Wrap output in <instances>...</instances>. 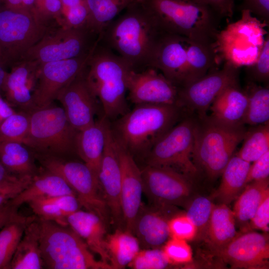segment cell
I'll list each match as a JSON object with an SVG mask.
<instances>
[{
	"label": "cell",
	"mask_w": 269,
	"mask_h": 269,
	"mask_svg": "<svg viewBox=\"0 0 269 269\" xmlns=\"http://www.w3.org/2000/svg\"><path fill=\"white\" fill-rule=\"evenodd\" d=\"M164 32L141 0L109 24L99 35V42L124 59L132 70L139 72L151 68Z\"/></svg>",
	"instance_id": "1"
},
{
	"label": "cell",
	"mask_w": 269,
	"mask_h": 269,
	"mask_svg": "<svg viewBox=\"0 0 269 269\" xmlns=\"http://www.w3.org/2000/svg\"><path fill=\"white\" fill-rule=\"evenodd\" d=\"M184 111L178 105H135L111 127L134 157L145 158L154 143L181 120Z\"/></svg>",
	"instance_id": "2"
},
{
	"label": "cell",
	"mask_w": 269,
	"mask_h": 269,
	"mask_svg": "<svg viewBox=\"0 0 269 269\" xmlns=\"http://www.w3.org/2000/svg\"><path fill=\"white\" fill-rule=\"evenodd\" d=\"M86 79L109 120L127 111V78L132 70L126 61L99 40L88 61Z\"/></svg>",
	"instance_id": "3"
},
{
	"label": "cell",
	"mask_w": 269,
	"mask_h": 269,
	"mask_svg": "<svg viewBox=\"0 0 269 269\" xmlns=\"http://www.w3.org/2000/svg\"><path fill=\"white\" fill-rule=\"evenodd\" d=\"M164 31L214 42L222 18L210 7L186 0H142Z\"/></svg>",
	"instance_id": "4"
},
{
	"label": "cell",
	"mask_w": 269,
	"mask_h": 269,
	"mask_svg": "<svg viewBox=\"0 0 269 269\" xmlns=\"http://www.w3.org/2000/svg\"><path fill=\"white\" fill-rule=\"evenodd\" d=\"M247 132L244 125H229L208 116L197 118L192 160L199 171L211 179L221 175Z\"/></svg>",
	"instance_id": "5"
},
{
	"label": "cell",
	"mask_w": 269,
	"mask_h": 269,
	"mask_svg": "<svg viewBox=\"0 0 269 269\" xmlns=\"http://www.w3.org/2000/svg\"><path fill=\"white\" fill-rule=\"evenodd\" d=\"M44 267L50 269H112L97 260L85 242L68 226L38 220Z\"/></svg>",
	"instance_id": "6"
},
{
	"label": "cell",
	"mask_w": 269,
	"mask_h": 269,
	"mask_svg": "<svg viewBox=\"0 0 269 269\" xmlns=\"http://www.w3.org/2000/svg\"><path fill=\"white\" fill-rule=\"evenodd\" d=\"M241 11V18L219 30L214 42L218 60L238 68L257 60L269 34L267 24L248 10Z\"/></svg>",
	"instance_id": "7"
},
{
	"label": "cell",
	"mask_w": 269,
	"mask_h": 269,
	"mask_svg": "<svg viewBox=\"0 0 269 269\" xmlns=\"http://www.w3.org/2000/svg\"><path fill=\"white\" fill-rule=\"evenodd\" d=\"M29 129L24 144L34 154L65 157L75 152L77 131L62 107L50 105L28 112Z\"/></svg>",
	"instance_id": "8"
},
{
	"label": "cell",
	"mask_w": 269,
	"mask_h": 269,
	"mask_svg": "<svg viewBox=\"0 0 269 269\" xmlns=\"http://www.w3.org/2000/svg\"><path fill=\"white\" fill-rule=\"evenodd\" d=\"M45 33L44 22L33 12L0 6V59L6 67L21 61Z\"/></svg>",
	"instance_id": "9"
},
{
	"label": "cell",
	"mask_w": 269,
	"mask_h": 269,
	"mask_svg": "<svg viewBox=\"0 0 269 269\" xmlns=\"http://www.w3.org/2000/svg\"><path fill=\"white\" fill-rule=\"evenodd\" d=\"M197 119L181 120L153 145L145 157L146 165L172 169L192 180L199 174L192 160Z\"/></svg>",
	"instance_id": "10"
},
{
	"label": "cell",
	"mask_w": 269,
	"mask_h": 269,
	"mask_svg": "<svg viewBox=\"0 0 269 269\" xmlns=\"http://www.w3.org/2000/svg\"><path fill=\"white\" fill-rule=\"evenodd\" d=\"M34 156L44 169L58 175L66 181L82 206L106 221L109 210L98 179L84 162L51 155L34 154Z\"/></svg>",
	"instance_id": "11"
},
{
	"label": "cell",
	"mask_w": 269,
	"mask_h": 269,
	"mask_svg": "<svg viewBox=\"0 0 269 269\" xmlns=\"http://www.w3.org/2000/svg\"><path fill=\"white\" fill-rule=\"evenodd\" d=\"M239 68L224 62L221 69H212L201 78L178 87V105L197 118L207 116L212 103L226 88L239 84Z\"/></svg>",
	"instance_id": "12"
},
{
	"label": "cell",
	"mask_w": 269,
	"mask_h": 269,
	"mask_svg": "<svg viewBox=\"0 0 269 269\" xmlns=\"http://www.w3.org/2000/svg\"><path fill=\"white\" fill-rule=\"evenodd\" d=\"M141 173L143 193L155 207H186L193 197V180L175 170L146 165Z\"/></svg>",
	"instance_id": "13"
},
{
	"label": "cell",
	"mask_w": 269,
	"mask_h": 269,
	"mask_svg": "<svg viewBox=\"0 0 269 269\" xmlns=\"http://www.w3.org/2000/svg\"><path fill=\"white\" fill-rule=\"evenodd\" d=\"M93 34H96L87 27H63L52 34H45L26 51L21 60L35 61L40 64L86 54L92 50L98 40L90 45V37Z\"/></svg>",
	"instance_id": "14"
},
{
	"label": "cell",
	"mask_w": 269,
	"mask_h": 269,
	"mask_svg": "<svg viewBox=\"0 0 269 269\" xmlns=\"http://www.w3.org/2000/svg\"><path fill=\"white\" fill-rule=\"evenodd\" d=\"M94 47L88 53L76 58L39 64L33 92L34 108L53 103L60 91L85 68Z\"/></svg>",
	"instance_id": "15"
},
{
	"label": "cell",
	"mask_w": 269,
	"mask_h": 269,
	"mask_svg": "<svg viewBox=\"0 0 269 269\" xmlns=\"http://www.w3.org/2000/svg\"><path fill=\"white\" fill-rule=\"evenodd\" d=\"M214 254L232 269L269 268V239L267 233L247 231L237 234Z\"/></svg>",
	"instance_id": "16"
},
{
	"label": "cell",
	"mask_w": 269,
	"mask_h": 269,
	"mask_svg": "<svg viewBox=\"0 0 269 269\" xmlns=\"http://www.w3.org/2000/svg\"><path fill=\"white\" fill-rule=\"evenodd\" d=\"M157 70L148 68L139 72H129L127 91L132 103L178 105V87Z\"/></svg>",
	"instance_id": "17"
},
{
	"label": "cell",
	"mask_w": 269,
	"mask_h": 269,
	"mask_svg": "<svg viewBox=\"0 0 269 269\" xmlns=\"http://www.w3.org/2000/svg\"><path fill=\"white\" fill-rule=\"evenodd\" d=\"M100 188L114 222L125 225L121 202V175L110 121L106 125L105 144L98 173Z\"/></svg>",
	"instance_id": "18"
},
{
	"label": "cell",
	"mask_w": 269,
	"mask_h": 269,
	"mask_svg": "<svg viewBox=\"0 0 269 269\" xmlns=\"http://www.w3.org/2000/svg\"><path fill=\"white\" fill-rule=\"evenodd\" d=\"M85 68L60 91L56 98L76 131L93 123L98 111V99L87 82Z\"/></svg>",
	"instance_id": "19"
},
{
	"label": "cell",
	"mask_w": 269,
	"mask_h": 269,
	"mask_svg": "<svg viewBox=\"0 0 269 269\" xmlns=\"http://www.w3.org/2000/svg\"><path fill=\"white\" fill-rule=\"evenodd\" d=\"M114 138L121 169V202L125 230L132 233L142 205L143 186L141 170L131 153L115 136Z\"/></svg>",
	"instance_id": "20"
},
{
	"label": "cell",
	"mask_w": 269,
	"mask_h": 269,
	"mask_svg": "<svg viewBox=\"0 0 269 269\" xmlns=\"http://www.w3.org/2000/svg\"><path fill=\"white\" fill-rule=\"evenodd\" d=\"M189 42L185 37L164 32L154 53L151 68L160 71L177 87L182 82Z\"/></svg>",
	"instance_id": "21"
},
{
	"label": "cell",
	"mask_w": 269,
	"mask_h": 269,
	"mask_svg": "<svg viewBox=\"0 0 269 269\" xmlns=\"http://www.w3.org/2000/svg\"><path fill=\"white\" fill-rule=\"evenodd\" d=\"M39 64L35 61L21 60L7 72L1 90L5 100L13 107L28 111L34 108L33 92Z\"/></svg>",
	"instance_id": "22"
},
{
	"label": "cell",
	"mask_w": 269,
	"mask_h": 269,
	"mask_svg": "<svg viewBox=\"0 0 269 269\" xmlns=\"http://www.w3.org/2000/svg\"><path fill=\"white\" fill-rule=\"evenodd\" d=\"M170 209L144 207L141 205L136 217L132 233L140 246L145 249L159 248L170 238L168 220Z\"/></svg>",
	"instance_id": "23"
},
{
	"label": "cell",
	"mask_w": 269,
	"mask_h": 269,
	"mask_svg": "<svg viewBox=\"0 0 269 269\" xmlns=\"http://www.w3.org/2000/svg\"><path fill=\"white\" fill-rule=\"evenodd\" d=\"M67 222L92 252L97 254L102 261L110 264L104 220L93 212L79 210L67 217Z\"/></svg>",
	"instance_id": "24"
},
{
	"label": "cell",
	"mask_w": 269,
	"mask_h": 269,
	"mask_svg": "<svg viewBox=\"0 0 269 269\" xmlns=\"http://www.w3.org/2000/svg\"><path fill=\"white\" fill-rule=\"evenodd\" d=\"M108 120L103 116L89 126L77 131L75 138V152L97 178L105 147L106 128Z\"/></svg>",
	"instance_id": "25"
},
{
	"label": "cell",
	"mask_w": 269,
	"mask_h": 269,
	"mask_svg": "<svg viewBox=\"0 0 269 269\" xmlns=\"http://www.w3.org/2000/svg\"><path fill=\"white\" fill-rule=\"evenodd\" d=\"M248 105V98L239 84L223 90L210 107L213 119L229 125H242Z\"/></svg>",
	"instance_id": "26"
},
{
	"label": "cell",
	"mask_w": 269,
	"mask_h": 269,
	"mask_svg": "<svg viewBox=\"0 0 269 269\" xmlns=\"http://www.w3.org/2000/svg\"><path fill=\"white\" fill-rule=\"evenodd\" d=\"M67 194L75 195L61 177L44 169L34 175L27 186L8 202L18 208L34 199Z\"/></svg>",
	"instance_id": "27"
},
{
	"label": "cell",
	"mask_w": 269,
	"mask_h": 269,
	"mask_svg": "<svg viewBox=\"0 0 269 269\" xmlns=\"http://www.w3.org/2000/svg\"><path fill=\"white\" fill-rule=\"evenodd\" d=\"M214 42L189 40L185 71L180 87L201 78L216 68L218 60Z\"/></svg>",
	"instance_id": "28"
},
{
	"label": "cell",
	"mask_w": 269,
	"mask_h": 269,
	"mask_svg": "<svg viewBox=\"0 0 269 269\" xmlns=\"http://www.w3.org/2000/svg\"><path fill=\"white\" fill-rule=\"evenodd\" d=\"M237 234L233 211L225 204H214L203 239L213 251L224 247Z\"/></svg>",
	"instance_id": "29"
},
{
	"label": "cell",
	"mask_w": 269,
	"mask_h": 269,
	"mask_svg": "<svg viewBox=\"0 0 269 269\" xmlns=\"http://www.w3.org/2000/svg\"><path fill=\"white\" fill-rule=\"evenodd\" d=\"M250 165L251 163L233 155L221 174L220 185L212 198L227 205L235 200L246 185Z\"/></svg>",
	"instance_id": "30"
},
{
	"label": "cell",
	"mask_w": 269,
	"mask_h": 269,
	"mask_svg": "<svg viewBox=\"0 0 269 269\" xmlns=\"http://www.w3.org/2000/svg\"><path fill=\"white\" fill-rule=\"evenodd\" d=\"M40 219L68 226L67 217L82 206L74 194H67L33 199L27 203Z\"/></svg>",
	"instance_id": "31"
},
{
	"label": "cell",
	"mask_w": 269,
	"mask_h": 269,
	"mask_svg": "<svg viewBox=\"0 0 269 269\" xmlns=\"http://www.w3.org/2000/svg\"><path fill=\"white\" fill-rule=\"evenodd\" d=\"M36 218L26 227L10 263V269H43Z\"/></svg>",
	"instance_id": "32"
},
{
	"label": "cell",
	"mask_w": 269,
	"mask_h": 269,
	"mask_svg": "<svg viewBox=\"0 0 269 269\" xmlns=\"http://www.w3.org/2000/svg\"><path fill=\"white\" fill-rule=\"evenodd\" d=\"M35 156L24 143L0 139V161L11 173L17 176H34L38 172Z\"/></svg>",
	"instance_id": "33"
},
{
	"label": "cell",
	"mask_w": 269,
	"mask_h": 269,
	"mask_svg": "<svg viewBox=\"0 0 269 269\" xmlns=\"http://www.w3.org/2000/svg\"><path fill=\"white\" fill-rule=\"evenodd\" d=\"M269 178L250 182L236 199L233 212L237 221L246 231L260 205L269 194Z\"/></svg>",
	"instance_id": "34"
},
{
	"label": "cell",
	"mask_w": 269,
	"mask_h": 269,
	"mask_svg": "<svg viewBox=\"0 0 269 269\" xmlns=\"http://www.w3.org/2000/svg\"><path fill=\"white\" fill-rule=\"evenodd\" d=\"M106 246L112 269H124L140 250L136 237L131 232L119 228L106 237Z\"/></svg>",
	"instance_id": "35"
},
{
	"label": "cell",
	"mask_w": 269,
	"mask_h": 269,
	"mask_svg": "<svg viewBox=\"0 0 269 269\" xmlns=\"http://www.w3.org/2000/svg\"><path fill=\"white\" fill-rule=\"evenodd\" d=\"M141 0H85L89 11L87 26L99 36L122 11Z\"/></svg>",
	"instance_id": "36"
},
{
	"label": "cell",
	"mask_w": 269,
	"mask_h": 269,
	"mask_svg": "<svg viewBox=\"0 0 269 269\" xmlns=\"http://www.w3.org/2000/svg\"><path fill=\"white\" fill-rule=\"evenodd\" d=\"M244 91L248 98L244 125L257 126L269 123V86H262L256 82L249 81Z\"/></svg>",
	"instance_id": "37"
},
{
	"label": "cell",
	"mask_w": 269,
	"mask_h": 269,
	"mask_svg": "<svg viewBox=\"0 0 269 269\" xmlns=\"http://www.w3.org/2000/svg\"><path fill=\"white\" fill-rule=\"evenodd\" d=\"M35 217L18 215L0 231V269H9L17 246L27 225Z\"/></svg>",
	"instance_id": "38"
},
{
	"label": "cell",
	"mask_w": 269,
	"mask_h": 269,
	"mask_svg": "<svg viewBox=\"0 0 269 269\" xmlns=\"http://www.w3.org/2000/svg\"><path fill=\"white\" fill-rule=\"evenodd\" d=\"M243 141V145L236 155L251 163L269 151V123L247 131Z\"/></svg>",
	"instance_id": "39"
},
{
	"label": "cell",
	"mask_w": 269,
	"mask_h": 269,
	"mask_svg": "<svg viewBox=\"0 0 269 269\" xmlns=\"http://www.w3.org/2000/svg\"><path fill=\"white\" fill-rule=\"evenodd\" d=\"M214 204L205 196H198L191 198L187 205V216L197 229L196 239H203Z\"/></svg>",
	"instance_id": "40"
},
{
	"label": "cell",
	"mask_w": 269,
	"mask_h": 269,
	"mask_svg": "<svg viewBox=\"0 0 269 269\" xmlns=\"http://www.w3.org/2000/svg\"><path fill=\"white\" fill-rule=\"evenodd\" d=\"M29 129L28 112H15L0 124V139L24 144Z\"/></svg>",
	"instance_id": "41"
},
{
	"label": "cell",
	"mask_w": 269,
	"mask_h": 269,
	"mask_svg": "<svg viewBox=\"0 0 269 269\" xmlns=\"http://www.w3.org/2000/svg\"><path fill=\"white\" fill-rule=\"evenodd\" d=\"M171 265L162 249L139 250L128 267L134 269H163Z\"/></svg>",
	"instance_id": "42"
},
{
	"label": "cell",
	"mask_w": 269,
	"mask_h": 269,
	"mask_svg": "<svg viewBox=\"0 0 269 269\" xmlns=\"http://www.w3.org/2000/svg\"><path fill=\"white\" fill-rule=\"evenodd\" d=\"M171 265H187L192 261V251L187 241L170 238L162 249Z\"/></svg>",
	"instance_id": "43"
},
{
	"label": "cell",
	"mask_w": 269,
	"mask_h": 269,
	"mask_svg": "<svg viewBox=\"0 0 269 269\" xmlns=\"http://www.w3.org/2000/svg\"><path fill=\"white\" fill-rule=\"evenodd\" d=\"M249 81L263 83L269 86V35H267L262 50L257 60L246 67Z\"/></svg>",
	"instance_id": "44"
},
{
	"label": "cell",
	"mask_w": 269,
	"mask_h": 269,
	"mask_svg": "<svg viewBox=\"0 0 269 269\" xmlns=\"http://www.w3.org/2000/svg\"><path fill=\"white\" fill-rule=\"evenodd\" d=\"M170 238L190 241L196 239L197 229L185 212L173 215L168 220Z\"/></svg>",
	"instance_id": "45"
},
{
	"label": "cell",
	"mask_w": 269,
	"mask_h": 269,
	"mask_svg": "<svg viewBox=\"0 0 269 269\" xmlns=\"http://www.w3.org/2000/svg\"><path fill=\"white\" fill-rule=\"evenodd\" d=\"M33 176H15L11 179L0 183V207L23 190L29 184Z\"/></svg>",
	"instance_id": "46"
},
{
	"label": "cell",
	"mask_w": 269,
	"mask_h": 269,
	"mask_svg": "<svg viewBox=\"0 0 269 269\" xmlns=\"http://www.w3.org/2000/svg\"><path fill=\"white\" fill-rule=\"evenodd\" d=\"M63 27L78 28L87 27L89 11L85 2L63 11Z\"/></svg>",
	"instance_id": "47"
},
{
	"label": "cell",
	"mask_w": 269,
	"mask_h": 269,
	"mask_svg": "<svg viewBox=\"0 0 269 269\" xmlns=\"http://www.w3.org/2000/svg\"><path fill=\"white\" fill-rule=\"evenodd\" d=\"M62 11L61 0H42L35 2L34 13L43 22L51 18L61 20Z\"/></svg>",
	"instance_id": "48"
},
{
	"label": "cell",
	"mask_w": 269,
	"mask_h": 269,
	"mask_svg": "<svg viewBox=\"0 0 269 269\" xmlns=\"http://www.w3.org/2000/svg\"><path fill=\"white\" fill-rule=\"evenodd\" d=\"M269 151L253 162L248 171L246 185L250 182L269 178Z\"/></svg>",
	"instance_id": "49"
},
{
	"label": "cell",
	"mask_w": 269,
	"mask_h": 269,
	"mask_svg": "<svg viewBox=\"0 0 269 269\" xmlns=\"http://www.w3.org/2000/svg\"><path fill=\"white\" fill-rule=\"evenodd\" d=\"M269 225V194L265 197L249 223V228L268 232Z\"/></svg>",
	"instance_id": "50"
},
{
	"label": "cell",
	"mask_w": 269,
	"mask_h": 269,
	"mask_svg": "<svg viewBox=\"0 0 269 269\" xmlns=\"http://www.w3.org/2000/svg\"><path fill=\"white\" fill-rule=\"evenodd\" d=\"M240 9L248 10L252 14L269 25V0H240Z\"/></svg>",
	"instance_id": "51"
},
{
	"label": "cell",
	"mask_w": 269,
	"mask_h": 269,
	"mask_svg": "<svg viewBox=\"0 0 269 269\" xmlns=\"http://www.w3.org/2000/svg\"><path fill=\"white\" fill-rule=\"evenodd\" d=\"M208 6L222 18L231 17L234 14L236 0H186Z\"/></svg>",
	"instance_id": "52"
},
{
	"label": "cell",
	"mask_w": 269,
	"mask_h": 269,
	"mask_svg": "<svg viewBox=\"0 0 269 269\" xmlns=\"http://www.w3.org/2000/svg\"><path fill=\"white\" fill-rule=\"evenodd\" d=\"M17 210L8 202L0 207V229L18 215Z\"/></svg>",
	"instance_id": "53"
},
{
	"label": "cell",
	"mask_w": 269,
	"mask_h": 269,
	"mask_svg": "<svg viewBox=\"0 0 269 269\" xmlns=\"http://www.w3.org/2000/svg\"><path fill=\"white\" fill-rule=\"evenodd\" d=\"M15 112L13 107L0 94V124Z\"/></svg>",
	"instance_id": "54"
},
{
	"label": "cell",
	"mask_w": 269,
	"mask_h": 269,
	"mask_svg": "<svg viewBox=\"0 0 269 269\" xmlns=\"http://www.w3.org/2000/svg\"><path fill=\"white\" fill-rule=\"evenodd\" d=\"M16 176L8 171L0 161V183L11 179Z\"/></svg>",
	"instance_id": "55"
},
{
	"label": "cell",
	"mask_w": 269,
	"mask_h": 269,
	"mask_svg": "<svg viewBox=\"0 0 269 269\" xmlns=\"http://www.w3.org/2000/svg\"><path fill=\"white\" fill-rule=\"evenodd\" d=\"M4 5L12 9H21L22 7L21 0H2Z\"/></svg>",
	"instance_id": "56"
},
{
	"label": "cell",
	"mask_w": 269,
	"mask_h": 269,
	"mask_svg": "<svg viewBox=\"0 0 269 269\" xmlns=\"http://www.w3.org/2000/svg\"><path fill=\"white\" fill-rule=\"evenodd\" d=\"M63 6V11L68 8L79 5L84 2L85 0H61ZM62 11V12H63Z\"/></svg>",
	"instance_id": "57"
},
{
	"label": "cell",
	"mask_w": 269,
	"mask_h": 269,
	"mask_svg": "<svg viewBox=\"0 0 269 269\" xmlns=\"http://www.w3.org/2000/svg\"><path fill=\"white\" fill-rule=\"evenodd\" d=\"M35 1L36 0H21L22 7L34 13Z\"/></svg>",
	"instance_id": "58"
},
{
	"label": "cell",
	"mask_w": 269,
	"mask_h": 269,
	"mask_svg": "<svg viewBox=\"0 0 269 269\" xmlns=\"http://www.w3.org/2000/svg\"><path fill=\"white\" fill-rule=\"evenodd\" d=\"M5 66L0 59V90H1L7 72Z\"/></svg>",
	"instance_id": "59"
},
{
	"label": "cell",
	"mask_w": 269,
	"mask_h": 269,
	"mask_svg": "<svg viewBox=\"0 0 269 269\" xmlns=\"http://www.w3.org/2000/svg\"><path fill=\"white\" fill-rule=\"evenodd\" d=\"M40 0H36V1H35V2L38 1H40Z\"/></svg>",
	"instance_id": "60"
}]
</instances>
